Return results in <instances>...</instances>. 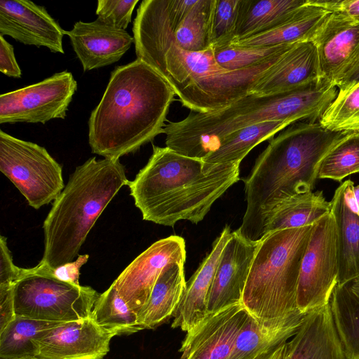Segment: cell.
<instances>
[{"instance_id": "obj_16", "label": "cell", "mask_w": 359, "mask_h": 359, "mask_svg": "<svg viewBox=\"0 0 359 359\" xmlns=\"http://www.w3.org/2000/svg\"><path fill=\"white\" fill-rule=\"evenodd\" d=\"M0 35H7L25 45L46 47L64 53L66 35L46 8L29 0L0 1Z\"/></svg>"}, {"instance_id": "obj_40", "label": "cell", "mask_w": 359, "mask_h": 359, "mask_svg": "<svg viewBox=\"0 0 359 359\" xmlns=\"http://www.w3.org/2000/svg\"><path fill=\"white\" fill-rule=\"evenodd\" d=\"M0 72L10 77L20 79L21 69L16 61L13 46L0 35Z\"/></svg>"}, {"instance_id": "obj_10", "label": "cell", "mask_w": 359, "mask_h": 359, "mask_svg": "<svg viewBox=\"0 0 359 359\" xmlns=\"http://www.w3.org/2000/svg\"><path fill=\"white\" fill-rule=\"evenodd\" d=\"M338 276L336 227L330 212L313 225L301 265L297 294L298 310L306 314L329 304L338 284Z\"/></svg>"}, {"instance_id": "obj_43", "label": "cell", "mask_w": 359, "mask_h": 359, "mask_svg": "<svg viewBox=\"0 0 359 359\" xmlns=\"http://www.w3.org/2000/svg\"><path fill=\"white\" fill-rule=\"evenodd\" d=\"M287 342L282 343L254 358L253 359H285Z\"/></svg>"}, {"instance_id": "obj_9", "label": "cell", "mask_w": 359, "mask_h": 359, "mask_svg": "<svg viewBox=\"0 0 359 359\" xmlns=\"http://www.w3.org/2000/svg\"><path fill=\"white\" fill-rule=\"evenodd\" d=\"M0 170L36 210L54 201L65 188L62 166L44 147L2 130Z\"/></svg>"}, {"instance_id": "obj_30", "label": "cell", "mask_w": 359, "mask_h": 359, "mask_svg": "<svg viewBox=\"0 0 359 359\" xmlns=\"http://www.w3.org/2000/svg\"><path fill=\"white\" fill-rule=\"evenodd\" d=\"M329 304L347 358L359 357V299L347 284H337Z\"/></svg>"}, {"instance_id": "obj_35", "label": "cell", "mask_w": 359, "mask_h": 359, "mask_svg": "<svg viewBox=\"0 0 359 359\" xmlns=\"http://www.w3.org/2000/svg\"><path fill=\"white\" fill-rule=\"evenodd\" d=\"M295 44L297 43L255 47L231 45L212 50L214 57L221 67L228 71H236L264 62L287 51Z\"/></svg>"}, {"instance_id": "obj_8", "label": "cell", "mask_w": 359, "mask_h": 359, "mask_svg": "<svg viewBox=\"0 0 359 359\" xmlns=\"http://www.w3.org/2000/svg\"><path fill=\"white\" fill-rule=\"evenodd\" d=\"M16 316L51 322H69L91 316L100 294L88 286L65 283L20 268L13 284Z\"/></svg>"}, {"instance_id": "obj_13", "label": "cell", "mask_w": 359, "mask_h": 359, "mask_svg": "<svg viewBox=\"0 0 359 359\" xmlns=\"http://www.w3.org/2000/svg\"><path fill=\"white\" fill-rule=\"evenodd\" d=\"M318 57L320 79L337 86L359 68V23L331 13L311 41Z\"/></svg>"}, {"instance_id": "obj_39", "label": "cell", "mask_w": 359, "mask_h": 359, "mask_svg": "<svg viewBox=\"0 0 359 359\" xmlns=\"http://www.w3.org/2000/svg\"><path fill=\"white\" fill-rule=\"evenodd\" d=\"M20 268L15 266L10 250L8 248L6 238H0V284L15 283L19 277Z\"/></svg>"}, {"instance_id": "obj_20", "label": "cell", "mask_w": 359, "mask_h": 359, "mask_svg": "<svg viewBox=\"0 0 359 359\" xmlns=\"http://www.w3.org/2000/svg\"><path fill=\"white\" fill-rule=\"evenodd\" d=\"M320 79L316 48L311 41L297 43L255 84L251 94L266 95L299 88Z\"/></svg>"}, {"instance_id": "obj_21", "label": "cell", "mask_w": 359, "mask_h": 359, "mask_svg": "<svg viewBox=\"0 0 359 359\" xmlns=\"http://www.w3.org/2000/svg\"><path fill=\"white\" fill-rule=\"evenodd\" d=\"M231 233L230 227L226 225L213 242L211 251L187 282L186 290L173 315L172 328L187 332L208 315L209 292L221 253Z\"/></svg>"}, {"instance_id": "obj_32", "label": "cell", "mask_w": 359, "mask_h": 359, "mask_svg": "<svg viewBox=\"0 0 359 359\" xmlns=\"http://www.w3.org/2000/svg\"><path fill=\"white\" fill-rule=\"evenodd\" d=\"M215 0H197L196 4L174 29L177 44L189 52L211 48L210 25Z\"/></svg>"}, {"instance_id": "obj_26", "label": "cell", "mask_w": 359, "mask_h": 359, "mask_svg": "<svg viewBox=\"0 0 359 359\" xmlns=\"http://www.w3.org/2000/svg\"><path fill=\"white\" fill-rule=\"evenodd\" d=\"M331 13L308 3L290 20L273 29L236 41L232 45L269 46L311 41Z\"/></svg>"}, {"instance_id": "obj_19", "label": "cell", "mask_w": 359, "mask_h": 359, "mask_svg": "<svg viewBox=\"0 0 359 359\" xmlns=\"http://www.w3.org/2000/svg\"><path fill=\"white\" fill-rule=\"evenodd\" d=\"M285 359H348L330 304L306 313L287 341Z\"/></svg>"}, {"instance_id": "obj_18", "label": "cell", "mask_w": 359, "mask_h": 359, "mask_svg": "<svg viewBox=\"0 0 359 359\" xmlns=\"http://www.w3.org/2000/svg\"><path fill=\"white\" fill-rule=\"evenodd\" d=\"M83 71L103 67L118 61L134 42L126 30L107 25L97 19L76 22L66 31Z\"/></svg>"}, {"instance_id": "obj_5", "label": "cell", "mask_w": 359, "mask_h": 359, "mask_svg": "<svg viewBox=\"0 0 359 359\" xmlns=\"http://www.w3.org/2000/svg\"><path fill=\"white\" fill-rule=\"evenodd\" d=\"M337 86L319 79L283 93L249 94L218 109L195 112L165 125V147L187 157L203 160L227 135L268 121L315 122L338 94Z\"/></svg>"}, {"instance_id": "obj_24", "label": "cell", "mask_w": 359, "mask_h": 359, "mask_svg": "<svg viewBox=\"0 0 359 359\" xmlns=\"http://www.w3.org/2000/svg\"><path fill=\"white\" fill-rule=\"evenodd\" d=\"M308 3L309 0H240L234 43L274 29Z\"/></svg>"}, {"instance_id": "obj_28", "label": "cell", "mask_w": 359, "mask_h": 359, "mask_svg": "<svg viewBox=\"0 0 359 359\" xmlns=\"http://www.w3.org/2000/svg\"><path fill=\"white\" fill-rule=\"evenodd\" d=\"M291 124L292 123L289 121H273L252 125L237 130L225 137L218 148L202 160L204 167L241 163L255 147Z\"/></svg>"}, {"instance_id": "obj_1", "label": "cell", "mask_w": 359, "mask_h": 359, "mask_svg": "<svg viewBox=\"0 0 359 359\" xmlns=\"http://www.w3.org/2000/svg\"><path fill=\"white\" fill-rule=\"evenodd\" d=\"M133 33L137 59L161 74L182 104L195 112L218 109L251 94L255 84L287 52L252 67L226 70L216 62L212 48L189 52L177 44L167 0H143Z\"/></svg>"}, {"instance_id": "obj_11", "label": "cell", "mask_w": 359, "mask_h": 359, "mask_svg": "<svg viewBox=\"0 0 359 359\" xmlns=\"http://www.w3.org/2000/svg\"><path fill=\"white\" fill-rule=\"evenodd\" d=\"M77 83L67 71L0 95V123L65 119Z\"/></svg>"}, {"instance_id": "obj_47", "label": "cell", "mask_w": 359, "mask_h": 359, "mask_svg": "<svg viewBox=\"0 0 359 359\" xmlns=\"http://www.w3.org/2000/svg\"><path fill=\"white\" fill-rule=\"evenodd\" d=\"M355 359H359V357H358V358H355Z\"/></svg>"}, {"instance_id": "obj_12", "label": "cell", "mask_w": 359, "mask_h": 359, "mask_svg": "<svg viewBox=\"0 0 359 359\" xmlns=\"http://www.w3.org/2000/svg\"><path fill=\"white\" fill-rule=\"evenodd\" d=\"M186 257L182 237L174 235L160 239L139 255L113 282L138 319L163 270L175 262L185 263Z\"/></svg>"}, {"instance_id": "obj_44", "label": "cell", "mask_w": 359, "mask_h": 359, "mask_svg": "<svg viewBox=\"0 0 359 359\" xmlns=\"http://www.w3.org/2000/svg\"><path fill=\"white\" fill-rule=\"evenodd\" d=\"M359 83V68L338 85V91L346 90Z\"/></svg>"}, {"instance_id": "obj_3", "label": "cell", "mask_w": 359, "mask_h": 359, "mask_svg": "<svg viewBox=\"0 0 359 359\" xmlns=\"http://www.w3.org/2000/svg\"><path fill=\"white\" fill-rule=\"evenodd\" d=\"M349 133L327 130L319 122H296L271 139L244 181L247 206L238 233L259 241L273 209L291 196L312 191L321 160Z\"/></svg>"}, {"instance_id": "obj_29", "label": "cell", "mask_w": 359, "mask_h": 359, "mask_svg": "<svg viewBox=\"0 0 359 359\" xmlns=\"http://www.w3.org/2000/svg\"><path fill=\"white\" fill-rule=\"evenodd\" d=\"M62 323L16 316L0 331V359H34L35 339Z\"/></svg>"}, {"instance_id": "obj_42", "label": "cell", "mask_w": 359, "mask_h": 359, "mask_svg": "<svg viewBox=\"0 0 359 359\" xmlns=\"http://www.w3.org/2000/svg\"><path fill=\"white\" fill-rule=\"evenodd\" d=\"M359 23V0H341L339 12Z\"/></svg>"}, {"instance_id": "obj_2", "label": "cell", "mask_w": 359, "mask_h": 359, "mask_svg": "<svg viewBox=\"0 0 359 359\" xmlns=\"http://www.w3.org/2000/svg\"><path fill=\"white\" fill-rule=\"evenodd\" d=\"M175 93L151 67L136 59L116 67L88 120L92 153L119 159L162 133Z\"/></svg>"}, {"instance_id": "obj_6", "label": "cell", "mask_w": 359, "mask_h": 359, "mask_svg": "<svg viewBox=\"0 0 359 359\" xmlns=\"http://www.w3.org/2000/svg\"><path fill=\"white\" fill-rule=\"evenodd\" d=\"M119 159H88L77 166L53 201L43 224L44 252L38 265L54 269L72 262L92 227L118 191L128 185Z\"/></svg>"}, {"instance_id": "obj_31", "label": "cell", "mask_w": 359, "mask_h": 359, "mask_svg": "<svg viewBox=\"0 0 359 359\" xmlns=\"http://www.w3.org/2000/svg\"><path fill=\"white\" fill-rule=\"evenodd\" d=\"M91 318L98 325L116 335L143 330L139 323L138 316L121 298L113 283L100 294L93 306Z\"/></svg>"}, {"instance_id": "obj_4", "label": "cell", "mask_w": 359, "mask_h": 359, "mask_svg": "<svg viewBox=\"0 0 359 359\" xmlns=\"http://www.w3.org/2000/svg\"><path fill=\"white\" fill-rule=\"evenodd\" d=\"M239 180V163L204 167L202 160L153 146L147 163L128 185L144 220L173 227L181 220L201 222Z\"/></svg>"}, {"instance_id": "obj_27", "label": "cell", "mask_w": 359, "mask_h": 359, "mask_svg": "<svg viewBox=\"0 0 359 359\" xmlns=\"http://www.w3.org/2000/svg\"><path fill=\"white\" fill-rule=\"evenodd\" d=\"M330 209L331 203L322 191L294 195L273 209L266 222L264 236L278 230L313 225L330 213Z\"/></svg>"}, {"instance_id": "obj_41", "label": "cell", "mask_w": 359, "mask_h": 359, "mask_svg": "<svg viewBox=\"0 0 359 359\" xmlns=\"http://www.w3.org/2000/svg\"><path fill=\"white\" fill-rule=\"evenodd\" d=\"M13 283L0 284V331L16 317L14 308Z\"/></svg>"}, {"instance_id": "obj_15", "label": "cell", "mask_w": 359, "mask_h": 359, "mask_svg": "<svg viewBox=\"0 0 359 359\" xmlns=\"http://www.w3.org/2000/svg\"><path fill=\"white\" fill-rule=\"evenodd\" d=\"M116 334L90 317L62 323L35 339L34 359H102Z\"/></svg>"}, {"instance_id": "obj_23", "label": "cell", "mask_w": 359, "mask_h": 359, "mask_svg": "<svg viewBox=\"0 0 359 359\" xmlns=\"http://www.w3.org/2000/svg\"><path fill=\"white\" fill-rule=\"evenodd\" d=\"M304 315L299 312L276 323H265L248 313L229 359H253L287 342L299 330Z\"/></svg>"}, {"instance_id": "obj_46", "label": "cell", "mask_w": 359, "mask_h": 359, "mask_svg": "<svg viewBox=\"0 0 359 359\" xmlns=\"http://www.w3.org/2000/svg\"><path fill=\"white\" fill-rule=\"evenodd\" d=\"M354 194L359 210V185L354 186Z\"/></svg>"}, {"instance_id": "obj_45", "label": "cell", "mask_w": 359, "mask_h": 359, "mask_svg": "<svg viewBox=\"0 0 359 359\" xmlns=\"http://www.w3.org/2000/svg\"><path fill=\"white\" fill-rule=\"evenodd\" d=\"M351 290L359 299V277L347 284Z\"/></svg>"}, {"instance_id": "obj_36", "label": "cell", "mask_w": 359, "mask_h": 359, "mask_svg": "<svg viewBox=\"0 0 359 359\" xmlns=\"http://www.w3.org/2000/svg\"><path fill=\"white\" fill-rule=\"evenodd\" d=\"M240 0H215L210 25L212 49L230 46L236 41Z\"/></svg>"}, {"instance_id": "obj_37", "label": "cell", "mask_w": 359, "mask_h": 359, "mask_svg": "<svg viewBox=\"0 0 359 359\" xmlns=\"http://www.w3.org/2000/svg\"><path fill=\"white\" fill-rule=\"evenodd\" d=\"M138 0H99L96 9L97 20L117 29L127 28Z\"/></svg>"}, {"instance_id": "obj_33", "label": "cell", "mask_w": 359, "mask_h": 359, "mask_svg": "<svg viewBox=\"0 0 359 359\" xmlns=\"http://www.w3.org/2000/svg\"><path fill=\"white\" fill-rule=\"evenodd\" d=\"M359 172V132L351 133L338 142L321 160L318 179L341 182Z\"/></svg>"}, {"instance_id": "obj_22", "label": "cell", "mask_w": 359, "mask_h": 359, "mask_svg": "<svg viewBox=\"0 0 359 359\" xmlns=\"http://www.w3.org/2000/svg\"><path fill=\"white\" fill-rule=\"evenodd\" d=\"M330 203L337 234L338 284L346 285L359 277V215L347 205L342 184Z\"/></svg>"}, {"instance_id": "obj_14", "label": "cell", "mask_w": 359, "mask_h": 359, "mask_svg": "<svg viewBox=\"0 0 359 359\" xmlns=\"http://www.w3.org/2000/svg\"><path fill=\"white\" fill-rule=\"evenodd\" d=\"M248 316L242 303L208 313L187 332L180 359H229Z\"/></svg>"}, {"instance_id": "obj_38", "label": "cell", "mask_w": 359, "mask_h": 359, "mask_svg": "<svg viewBox=\"0 0 359 359\" xmlns=\"http://www.w3.org/2000/svg\"><path fill=\"white\" fill-rule=\"evenodd\" d=\"M89 258L88 255H79L75 261L60 265L54 269H48L36 265L34 267L36 271L51 276L59 280L70 284L81 285L79 284L80 269Z\"/></svg>"}, {"instance_id": "obj_7", "label": "cell", "mask_w": 359, "mask_h": 359, "mask_svg": "<svg viewBox=\"0 0 359 359\" xmlns=\"http://www.w3.org/2000/svg\"><path fill=\"white\" fill-rule=\"evenodd\" d=\"M313 225L270 232L258 241L242 297L257 320L276 323L300 312L298 283Z\"/></svg>"}, {"instance_id": "obj_17", "label": "cell", "mask_w": 359, "mask_h": 359, "mask_svg": "<svg viewBox=\"0 0 359 359\" xmlns=\"http://www.w3.org/2000/svg\"><path fill=\"white\" fill-rule=\"evenodd\" d=\"M258 241L236 230L231 233L219 259L208 297V313L242 303L244 287Z\"/></svg>"}, {"instance_id": "obj_25", "label": "cell", "mask_w": 359, "mask_h": 359, "mask_svg": "<svg viewBox=\"0 0 359 359\" xmlns=\"http://www.w3.org/2000/svg\"><path fill=\"white\" fill-rule=\"evenodd\" d=\"M184 265L170 264L158 276L139 317L142 329L154 328L173 316L187 288Z\"/></svg>"}, {"instance_id": "obj_34", "label": "cell", "mask_w": 359, "mask_h": 359, "mask_svg": "<svg viewBox=\"0 0 359 359\" xmlns=\"http://www.w3.org/2000/svg\"><path fill=\"white\" fill-rule=\"evenodd\" d=\"M325 128L336 132H359V83L338 91L319 119Z\"/></svg>"}]
</instances>
